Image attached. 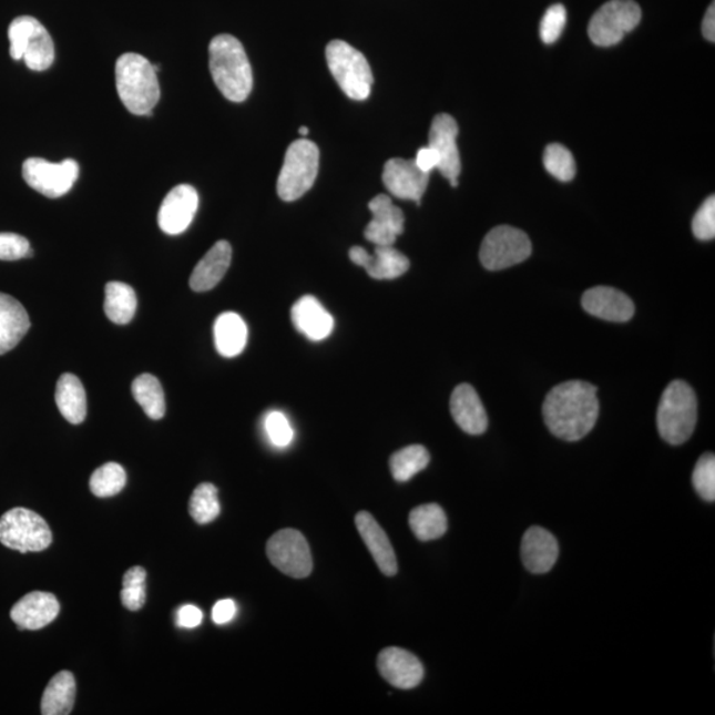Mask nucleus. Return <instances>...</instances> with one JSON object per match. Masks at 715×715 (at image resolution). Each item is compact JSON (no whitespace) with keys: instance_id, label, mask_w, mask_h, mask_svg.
<instances>
[{"instance_id":"obj_1","label":"nucleus","mask_w":715,"mask_h":715,"mask_svg":"<svg viewBox=\"0 0 715 715\" xmlns=\"http://www.w3.org/2000/svg\"><path fill=\"white\" fill-rule=\"evenodd\" d=\"M596 387L570 380L551 390L543 404L544 423L556 438L578 441L595 427L599 417Z\"/></svg>"},{"instance_id":"obj_2","label":"nucleus","mask_w":715,"mask_h":715,"mask_svg":"<svg viewBox=\"0 0 715 715\" xmlns=\"http://www.w3.org/2000/svg\"><path fill=\"white\" fill-rule=\"evenodd\" d=\"M210 71L224 98L233 102L247 100L254 76L244 47L233 35H217L208 47Z\"/></svg>"},{"instance_id":"obj_3","label":"nucleus","mask_w":715,"mask_h":715,"mask_svg":"<svg viewBox=\"0 0 715 715\" xmlns=\"http://www.w3.org/2000/svg\"><path fill=\"white\" fill-rule=\"evenodd\" d=\"M115 85L122 104L135 115H152L161 88L154 65L139 53H125L115 64Z\"/></svg>"},{"instance_id":"obj_4","label":"nucleus","mask_w":715,"mask_h":715,"mask_svg":"<svg viewBox=\"0 0 715 715\" xmlns=\"http://www.w3.org/2000/svg\"><path fill=\"white\" fill-rule=\"evenodd\" d=\"M697 397L683 380H674L665 388L657 408L660 436L672 446L684 445L692 438L697 425Z\"/></svg>"},{"instance_id":"obj_5","label":"nucleus","mask_w":715,"mask_h":715,"mask_svg":"<svg viewBox=\"0 0 715 715\" xmlns=\"http://www.w3.org/2000/svg\"><path fill=\"white\" fill-rule=\"evenodd\" d=\"M326 60L334 79L347 98L356 101L369 98L374 78L364 53L344 40H333L326 47Z\"/></svg>"},{"instance_id":"obj_6","label":"nucleus","mask_w":715,"mask_h":715,"mask_svg":"<svg viewBox=\"0 0 715 715\" xmlns=\"http://www.w3.org/2000/svg\"><path fill=\"white\" fill-rule=\"evenodd\" d=\"M319 166V150L315 142L298 140L286 150L278 175L277 194L285 202H295L315 185Z\"/></svg>"},{"instance_id":"obj_7","label":"nucleus","mask_w":715,"mask_h":715,"mask_svg":"<svg viewBox=\"0 0 715 715\" xmlns=\"http://www.w3.org/2000/svg\"><path fill=\"white\" fill-rule=\"evenodd\" d=\"M9 39L11 58L24 60L31 71L42 72L53 64V40L38 19L24 16L12 20Z\"/></svg>"},{"instance_id":"obj_8","label":"nucleus","mask_w":715,"mask_h":715,"mask_svg":"<svg viewBox=\"0 0 715 715\" xmlns=\"http://www.w3.org/2000/svg\"><path fill=\"white\" fill-rule=\"evenodd\" d=\"M0 543L19 553H39L51 547L50 527L38 513L13 508L0 519Z\"/></svg>"},{"instance_id":"obj_9","label":"nucleus","mask_w":715,"mask_h":715,"mask_svg":"<svg viewBox=\"0 0 715 715\" xmlns=\"http://www.w3.org/2000/svg\"><path fill=\"white\" fill-rule=\"evenodd\" d=\"M642 9L633 0H611L592 17L589 25L591 42L599 47L615 45L636 29Z\"/></svg>"},{"instance_id":"obj_10","label":"nucleus","mask_w":715,"mask_h":715,"mask_svg":"<svg viewBox=\"0 0 715 715\" xmlns=\"http://www.w3.org/2000/svg\"><path fill=\"white\" fill-rule=\"evenodd\" d=\"M531 255V242L523 231L496 227L483 238L480 261L489 270H502L520 264Z\"/></svg>"},{"instance_id":"obj_11","label":"nucleus","mask_w":715,"mask_h":715,"mask_svg":"<svg viewBox=\"0 0 715 715\" xmlns=\"http://www.w3.org/2000/svg\"><path fill=\"white\" fill-rule=\"evenodd\" d=\"M79 174V163L74 160L52 163L43 159H29L23 163L27 185L52 200L70 193Z\"/></svg>"},{"instance_id":"obj_12","label":"nucleus","mask_w":715,"mask_h":715,"mask_svg":"<svg viewBox=\"0 0 715 715\" xmlns=\"http://www.w3.org/2000/svg\"><path fill=\"white\" fill-rule=\"evenodd\" d=\"M267 554L274 566L285 575L303 579L310 575L313 560L308 542L295 529L277 531L269 538Z\"/></svg>"},{"instance_id":"obj_13","label":"nucleus","mask_w":715,"mask_h":715,"mask_svg":"<svg viewBox=\"0 0 715 715\" xmlns=\"http://www.w3.org/2000/svg\"><path fill=\"white\" fill-rule=\"evenodd\" d=\"M458 122L452 115L441 113L436 115L429 131L428 146L439 156L438 170L451 182L452 187H458L461 173V160L458 147Z\"/></svg>"},{"instance_id":"obj_14","label":"nucleus","mask_w":715,"mask_h":715,"mask_svg":"<svg viewBox=\"0 0 715 715\" xmlns=\"http://www.w3.org/2000/svg\"><path fill=\"white\" fill-rule=\"evenodd\" d=\"M200 206V195L190 185L174 187L163 200L159 213V224L163 233L180 235L193 223Z\"/></svg>"},{"instance_id":"obj_15","label":"nucleus","mask_w":715,"mask_h":715,"mask_svg":"<svg viewBox=\"0 0 715 715\" xmlns=\"http://www.w3.org/2000/svg\"><path fill=\"white\" fill-rule=\"evenodd\" d=\"M429 182V174L421 172L415 160L392 159L386 162L384 183L390 194L399 200L420 204Z\"/></svg>"},{"instance_id":"obj_16","label":"nucleus","mask_w":715,"mask_h":715,"mask_svg":"<svg viewBox=\"0 0 715 715\" xmlns=\"http://www.w3.org/2000/svg\"><path fill=\"white\" fill-rule=\"evenodd\" d=\"M378 671L388 684L399 690H413L425 677V666L411 652L386 648L379 653Z\"/></svg>"},{"instance_id":"obj_17","label":"nucleus","mask_w":715,"mask_h":715,"mask_svg":"<svg viewBox=\"0 0 715 715\" xmlns=\"http://www.w3.org/2000/svg\"><path fill=\"white\" fill-rule=\"evenodd\" d=\"M349 256L354 264L365 268L367 275L376 280H394L410 268V261L394 245H376L372 255L362 247H353Z\"/></svg>"},{"instance_id":"obj_18","label":"nucleus","mask_w":715,"mask_h":715,"mask_svg":"<svg viewBox=\"0 0 715 715\" xmlns=\"http://www.w3.org/2000/svg\"><path fill=\"white\" fill-rule=\"evenodd\" d=\"M372 221L365 229V237L376 245H394L405 231L404 211L395 206L391 197L377 195L369 203Z\"/></svg>"},{"instance_id":"obj_19","label":"nucleus","mask_w":715,"mask_h":715,"mask_svg":"<svg viewBox=\"0 0 715 715\" xmlns=\"http://www.w3.org/2000/svg\"><path fill=\"white\" fill-rule=\"evenodd\" d=\"M60 604L51 592L33 591L27 594L11 610L12 622L19 630L38 631L58 617Z\"/></svg>"},{"instance_id":"obj_20","label":"nucleus","mask_w":715,"mask_h":715,"mask_svg":"<svg viewBox=\"0 0 715 715\" xmlns=\"http://www.w3.org/2000/svg\"><path fill=\"white\" fill-rule=\"evenodd\" d=\"M583 309L591 316L611 323H626L635 313L632 299L610 286H596L584 293L582 298Z\"/></svg>"},{"instance_id":"obj_21","label":"nucleus","mask_w":715,"mask_h":715,"mask_svg":"<svg viewBox=\"0 0 715 715\" xmlns=\"http://www.w3.org/2000/svg\"><path fill=\"white\" fill-rule=\"evenodd\" d=\"M558 556L560 544L547 529L533 527L523 534L521 558L524 568L533 574H547L555 566Z\"/></svg>"},{"instance_id":"obj_22","label":"nucleus","mask_w":715,"mask_h":715,"mask_svg":"<svg viewBox=\"0 0 715 715\" xmlns=\"http://www.w3.org/2000/svg\"><path fill=\"white\" fill-rule=\"evenodd\" d=\"M451 413L456 425L469 435H482L488 429L486 407L471 385L464 384L454 388Z\"/></svg>"},{"instance_id":"obj_23","label":"nucleus","mask_w":715,"mask_h":715,"mask_svg":"<svg viewBox=\"0 0 715 715\" xmlns=\"http://www.w3.org/2000/svg\"><path fill=\"white\" fill-rule=\"evenodd\" d=\"M233 261V247L226 241L214 244L206 255L193 270L190 277V286L194 292H207L214 289L226 276Z\"/></svg>"},{"instance_id":"obj_24","label":"nucleus","mask_w":715,"mask_h":715,"mask_svg":"<svg viewBox=\"0 0 715 715\" xmlns=\"http://www.w3.org/2000/svg\"><path fill=\"white\" fill-rule=\"evenodd\" d=\"M356 524L379 570L387 576L397 574V555L385 530L379 527L376 519L370 513L360 512L356 517Z\"/></svg>"},{"instance_id":"obj_25","label":"nucleus","mask_w":715,"mask_h":715,"mask_svg":"<svg viewBox=\"0 0 715 715\" xmlns=\"http://www.w3.org/2000/svg\"><path fill=\"white\" fill-rule=\"evenodd\" d=\"M292 321L299 333L311 340L328 338L334 329L330 313L313 296H304L293 305Z\"/></svg>"},{"instance_id":"obj_26","label":"nucleus","mask_w":715,"mask_h":715,"mask_svg":"<svg viewBox=\"0 0 715 715\" xmlns=\"http://www.w3.org/2000/svg\"><path fill=\"white\" fill-rule=\"evenodd\" d=\"M31 328L29 313L17 298L0 292V356L16 349Z\"/></svg>"},{"instance_id":"obj_27","label":"nucleus","mask_w":715,"mask_h":715,"mask_svg":"<svg viewBox=\"0 0 715 715\" xmlns=\"http://www.w3.org/2000/svg\"><path fill=\"white\" fill-rule=\"evenodd\" d=\"M216 350L221 356L234 358L242 354L247 345L248 329L244 319L236 313H223L214 326Z\"/></svg>"},{"instance_id":"obj_28","label":"nucleus","mask_w":715,"mask_h":715,"mask_svg":"<svg viewBox=\"0 0 715 715\" xmlns=\"http://www.w3.org/2000/svg\"><path fill=\"white\" fill-rule=\"evenodd\" d=\"M57 405L71 425H81L86 418V394L81 380L73 374H63L57 385Z\"/></svg>"},{"instance_id":"obj_29","label":"nucleus","mask_w":715,"mask_h":715,"mask_svg":"<svg viewBox=\"0 0 715 715\" xmlns=\"http://www.w3.org/2000/svg\"><path fill=\"white\" fill-rule=\"evenodd\" d=\"M76 698V681L71 672L57 674L47 685L42 698L43 715H68L72 713Z\"/></svg>"},{"instance_id":"obj_30","label":"nucleus","mask_w":715,"mask_h":715,"mask_svg":"<svg viewBox=\"0 0 715 715\" xmlns=\"http://www.w3.org/2000/svg\"><path fill=\"white\" fill-rule=\"evenodd\" d=\"M105 315L115 325H127L137 310V296L132 286L112 282L105 286Z\"/></svg>"},{"instance_id":"obj_31","label":"nucleus","mask_w":715,"mask_h":715,"mask_svg":"<svg viewBox=\"0 0 715 715\" xmlns=\"http://www.w3.org/2000/svg\"><path fill=\"white\" fill-rule=\"evenodd\" d=\"M410 528L419 541L438 540L447 533L448 521L445 510L438 503H427L410 513Z\"/></svg>"},{"instance_id":"obj_32","label":"nucleus","mask_w":715,"mask_h":715,"mask_svg":"<svg viewBox=\"0 0 715 715\" xmlns=\"http://www.w3.org/2000/svg\"><path fill=\"white\" fill-rule=\"evenodd\" d=\"M132 392L137 404L153 420H161L166 413L165 392H163L160 380L150 374H142L135 378L132 385Z\"/></svg>"},{"instance_id":"obj_33","label":"nucleus","mask_w":715,"mask_h":715,"mask_svg":"<svg viewBox=\"0 0 715 715\" xmlns=\"http://www.w3.org/2000/svg\"><path fill=\"white\" fill-rule=\"evenodd\" d=\"M431 456L423 446H410L400 449L390 459V469L394 479L399 482L410 481L429 464Z\"/></svg>"},{"instance_id":"obj_34","label":"nucleus","mask_w":715,"mask_h":715,"mask_svg":"<svg viewBox=\"0 0 715 715\" xmlns=\"http://www.w3.org/2000/svg\"><path fill=\"white\" fill-rule=\"evenodd\" d=\"M188 510L196 523L206 524L215 521L221 514V502L216 487L210 482L196 487L191 496Z\"/></svg>"},{"instance_id":"obj_35","label":"nucleus","mask_w":715,"mask_h":715,"mask_svg":"<svg viewBox=\"0 0 715 715\" xmlns=\"http://www.w3.org/2000/svg\"><path fill=\"white\" fill-rule=\"evenodd\" d=\"M126 486V472L118 462H108L95 469L91 477L92 493L100 499L118 496Z\"/></svg>"},{"instance_id":"obj_36","label":"nucleus","mask_w":715,"mask_h":715,"mask_svg":"<svg viewBox=\"0 0 715 715\" xmlns=\"http://www.w3.org/2000/svg\"><path fill=\"white\" fill-rule=\"evenodd\" d=\"M543 165L558 181L570 182L574 180L576 173L574 156H572L569 149L560 145V143H551L544 150Z\"/></svg>"},{"instance_id":"obj_37","label":"nucleus","mask_w":715,"mask_h":715,"mask_svg":"<svg viewBox=\"0 0 715 715\" xmlns=\"http://www.w3.org/2000/svg\"><path fill=\"white\" fill-rule=\"evenodd\" d=\"M121 602L129 611H140L146 602V570L129 569L122 581Z\"/></svg>"},{"instance_id":"obj_38","label":"nucleus","mask_w":715,"mask_h":715,"mask_svg":"<svg viewBox=\"0 0 715 715\" xmlns=\"http://www.w3.org/2000/svg\"><path fill=\"white\" fill-rule=\"evenodd\" d=\"M692 481L694 489L705 501H715V458L713 453H706L697 461Z\"/></svg>"},{"instance_id":"obj_39","label":"nucleus","mask_w":715,"mask_h":715,"mask_svg":"<svg viewBox=\"0 0 715 715\" xmlns=\"http://www.w3.org/2000/svg\"><path fill=\"white\" fill-rule=\"evenodd\" d=\"M568 13L562 4L551 6L544 13L540 35L544 44H553L561 38L564 25H566Z\"/></svg>"},{"instance_id":"obj_40","label":"nucleus","mask_w":715,"mask_h":715,"mask_svg":"<svg viewBox=\"0 0 715 715\" xmlns=\"http://www.w3.org/2000/svg\"><path fill=\"white\" fill-rule=\"evenodd\" d=\"M265 432L275 447L285 448L290 445L295 432L289 423L288 418L283 412L272 411L264 421Z\"/></svg>"},{"instance_id":"obj_41","label":"nucleus","mask_w":715,"mask_h":715,"mask_svg":"<svg viewBox=\"0 0 715 715\" xmlns=\"http://www.w3.org/2000/svg\"><path fill=\"white\" fill-rule=\"evenodd\" d=\"M33 256L30 242L22 235L0 233V261L16 262Z\"/></svg>"},{"instance_id":"obj_42","label":"nucleus","mask_w":715,"mask_h":715,"mask_svg":"<svg viewBox=\"0 0 715 715\" xmlns=\"http://www.w3.org/2000/svg\"><path fill=\"white\" fill-rule=\"evenodd\" d=\"M693 234L698 241H713L715 236V197H707L693 217Z\"/></svg>"},{"instance_id":"obj_43","label":"nucleus","mask_w":715,"mask_h":715,"mask_svg":"<svg viewBox=\"0 0 715 715\" xmlns=\"http://www.w3.org/2000/svg\"><path fill=\"white\" fill-rule=\"evenodd\" d=\"M202 620L203 612L193 604L182 605L176 612V624L182 629H195V626L201 625Z\"/></svg>"},{"instance_id":"obj_44","label":"nucleus","mask_w":715,"mask_h":715,"mask_svg":"<svg viewBox=\"0 0 715 715\" xmlns=\"http://www.w3.org/2000/svg\"><path fill=\"white\" fill-rule=\"evenodd\" d=\"M236 604L231 599H223L217 602L213 609V620L217 625L227 624L236 615Z\"/></svg>"},{"instance_id":"obj_45","label":"nucleus","mask_w":715,"mask_h":715,"mask_svg":"<svg viewBox=\"0 0 715 715\" xmlns=\"http://www.w3.org/2000/svg\"><path fill=\"white\" fill-rule=\"evenodd\" d=\"M415 162H417V165L421 170V172L431 174L432 170L438 168L439 166V156L435 153L433 149L429 146L421 147L417 154V159H415Z\"/></svg>"},{"instance_id":"obj_46","label":"nucleus","mask_w":715,"mask_h":715,"mask_svg":"<svg viewBox=\"0 0 715 715\" xmlns=\"http://www.w3.org/2000/svg\"><path fill=\"white\" fill-rule=\"evenodd\" d=\"M703 33L706 40H709V42L714 43L715 42V6L714 2L709 6V9H707L705 13V18L703 20Z\"/></svg>"},{"instance_id":"obj_47","label":"nucleus","mask_w":715,"mask_h":715,"mask_svg":"<svg viewBox=\"0 0 715 715\" xmlns=\"http://www.w3.org/2000/svg\"><path fill=\"white\" fill-rule=\"evenodd\" d=\"M298 132H299V134H302V135H308V134H309V129H308V127H306V126H302V127H299V131H298Z\"/></svg>"}]
</instances>
